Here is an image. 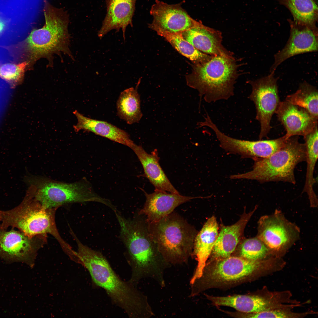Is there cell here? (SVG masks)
I'll return each mask as SVG.
<instances>
[{
  "label": "cell",
  "mask_w": 318,
  "mask_h": 318,
  "mask_svg": "<svg viewBox=\"0 0 318 318\" xmlns=\"http://www.w3.org/2000/svg\"><path fill=\"white\" fill-rule=\"evenodd\" d=\"M78 263L89 271L92 282L104 289L113 304L130 318H149L155 315L147 297L128 281L122 280L100 252L75 239Z\"/></svg>",
  "instance_id": "obj_1"
},
{
  "label": "cell",
  "mask_w": 318,
  "mask_h": 318,
  "mask_svg": "<svg viewBox=\"0 0 318 318\" xmlns=\"http://www.w3.org/2000/svg\"><path fill=\"white\" fill-rule=\"evenodd\" d=\"M120 227V236L127 250L131 269L128 281L137 286L141 280L150 278L162 287L165 286V271L172 265L164 259L154 243L146 223L139 219H127L115 212Z\"/></svg>",
  "instance_id": "obj_2"
},
{
  "label": "cell",
  "mask_w": 318,
  "mask_h": 318,
  "mask_svg": "<svg viewBox=\"0 0 318 318\" xmlns=\"http://www.w3.org/2000/svg\"><path fill=\"white\" fill-rule=\"evenodd\" d=\"M192 72L186 76L187 85L198 92L207 102L227 100L234 95L238 65L233 57L212 56L206 62L193 63Z\"/></svg>",
  "instance_id": "obj_3"
},
{
  "label": "cell",
  "mask_w": 318,
  "mask_h": 318,
  "mask_svg": "<svg viewBox=\"0 0 318 318\" xmlns=\"http://www.w3.org/2000/svg\"><path fill=\"white\" fill-rule=\"evenodd\" d=\"M146 223L154 243L168 263L172 265L188 262L197 234L192 226L173 212L157 221Z\"/></svg>",
  "instance_id": "obj_4"
},
{
  "label": "cell",
  "mask_w": 318,
  "mask_h": 318,
  "mask_svg": "<svg viewBox=\"0 0 318 318\" xmlns=\"http://www.w3.org/2000/svg\"><path fill=\"white\" fill-rule=\"evenodd\" d=\"M298 137L287 139L282 147L267 157L253 159L251 170L232 175L230 178L254 180L261 183L282 181L295 184V168L299 163L305 161L306 158L305 144L300 143Z\"/></svg>",
  "instance_id": "obj_5"
},
{
  "label": "cell",
  "mask_w": 318,
  "mask_h": 318,
  "mask_svg": "<svg viewBox=\"0 0 318 318\" xmlns=\"http://www.w3.org/2000/svg\"><path fill=\"white\" fill-rule=\"evenodd\" d=\"M24 180L29 186L27 192L46 208H57L70 203L88 202L100 203L110 208L112 205L110 200L95 193L85 179L67 183L29 175Z\"/></svg>",
  "instance_id": "obj_6"
},
{
  "label": "cell",
  "mask_w": 318,
  "mask_h": 318,
  "mask_svg": "<svg viewBox=\"0 0 318 318\" xmlns=\"http://www.w3.org/2000/svg\"><path fill=\"white\" fill-rule=\"evenodd\" d=\"M57 209L45 208L26 193L17 207L7 211L0 210V229L6 230L9 226L16 228L31 238L50 234L57 240L63 251H67L71 246L61 237L56 225Z\"/></svg>",
  "instance_id": "obj_7"
},
{
  "label": "cell",
  "mask_w": 318,
  "mask_h": 318,
  "mask_svg": "<svg viewBox=\"0 0 318 318\" xmlns=\"http://www.w3.org/2000/svg\"><path fill=\"white\" fill-rule=\"evenodd\" d=\"M261 260L231 256L213 260L206 265L201 276L190 284V297L208 288L231 285L245 280L259 269Z\"/></svg>",
  "instance_id": "obj_8"
},
{
  "label": "cell",
  "mask_w": 318,
  "mask_h": 318,
  "mask_svg": "<svg viewBox=\"0 0 318 318\" xmlns=\"http://www.w3.org/2000/svg\"><path fill=\"white\" fill-rule=\"evenodd\" d=\"M45 24L32 31L26 41L27 48L33 59L64 50L68 38V17L66 12L44 0Z\"/></svg>",
  "instance_id": "obj_9"
},
{
  "label": "cell",
  "mask_w": 318,
  "mask_h": 318,
  "mask_svg": "<svg viewBox=\"0 0 318 318\" xmlns=\"http://www.w3.org/2000/svg\"><path fill=\"white\" fill-rule=\"evenodd\" d=\"M300 234L299 227L289 221L278 210L271 214L262 216L258 222L256 236L272 254L285 252L299 239Z\"/></svg>",
  "instance_id": "obj_10"
},
{
  "label": "cell",
  "mask_w": 318,
  "mask_h": 318,
  "mask_svg": "<svg viewBox=\"0 0 318 318\" xmlns=\"http://www.w3.org/2000/svg\"><path fill=\"white\" fill-rule=\"evenodd\" d=\"M274 73L248 83L252 87L248 98L254 103L256 109V119L260 123L259 140L267 137L271 127L270 122L280 102L277 81Z\"/></svg>",
  "instance_id": "obj_11"
},
{
  "label": "cell",
  "mask_w": 318,
  "mask_h": 318,
  "mask_svg": "<svg viewBox=\"0 0 318 318\" xmlns=\"http://www.w3.org/2000/svg\"><path fill=\"white\" fill-rule=\"evenodd\" d=\"M46 235L31 238L21 231L0 229V257L22 262L32 268L38 251L47 242Z\"/></svg>",
  "instance_id": "obj_12"
},
{
  "label": "cell",
  "mask_w": 318,
  "mask_h": 318,
  "mask_svg": "<svg viewBox=\"0 0 318 318\" xmlns=\"http://www.w3.org/2000/svg\"><path fill=\"white\" fill-rule=\"evenodd\" d=\"M207 126L214 132L222 148L229 153L239 155L243 158L253 159L267 157L282 147L286 140L285 135L271 140H239L225 135L212 121L208 122Z\"/></svg>",
  "instance_id": "obj_13"
},
{
  "label": "cell",
  "mask_w": 318,
  "mask_h": 318,
  "mask_svg": "<svg viewBox=\"0 0 318 318\" xmlns=\"http://www.w3.org/2000/svg\"><path fill=\"white\" fill-rule=\"evenodd\" d=\"M288 21L290 28L289 39L284 47L274 55L270 73H274L279 65L291 57L318 50V29L316 25L299 24L290 19Z\"/></svg>",
  "instance_id": "obj_14"
},
{
  "label": "cell",
  "mask_w": 318,
  "mask_h": 318,
  "mask_svg": "<svg viewBox=\"0 0 318 318\" xmlns=\"http://www.w3.org/2000/svg\"><path fill=\"white\" fill-rule=\"evenodd\" d=\"M153 20L149 24L153 30L181 33L197 25L200 21L192 18L180 4H169L158 0L152 6Z\"/></svg>",
  "instance_id": "obj_15"
},
{
  "label": "cell",
  "mask_w": 318,
  "mask_h": 318,
  "mask_svg": "<svg viewBox=\"0 0 318 318\" xmlns=\"http://www.w3.org/2000/svg\"><path fill=\"white\" fill-rule=\"evenodd\" d=\"M275 113L286 131V139L294 136L304 137L317 125L318 119L306 110L285 101L280 102Z\"/></svg>",
  "instance_id": "obj_16"
},
{
  "label": "cell",
  "mask_w": 318,
  "mask_h": 318,
  "mask_svg": "<svg viewBox=\"0 0 318 318\" xmlns=\"http://www.w3.org/2000/svg\"><path fill=\"white\" fill-rule=\"evenodd\" d=\"M144 192L146 201L138 215L146 217L147 223L158 221L173 212L180 205L195 198L159 190H155L150 194Z\"/></svg>",
  "instance_id": "obj_17"
},
{
  "label": "cell",
  "mask_w": 318,
  "mask_h": 318,
  "mask_svg": "<svg viewBox=\"0 0 318 318\" xmlns=\"http://www.w3.org/2000/svg\"><path fill=\"white\" fill-rule=\"evenodd\" d=\"M180 34L185 39L204 53L212 56L233 57L222 45L221 33L204 25L201 21L195 26Z\"/></svg>",
  "instance_id": "obj_18"
},
{
  "label": "cell",
  "mask_w": 318,
  "mask_h": 318,
  "mask_svg": "<svg viewBox=\"0 0 318 318\" xmlns=\"http://www.w3.org/2000/svg\"><path fill=\"white\" fill-rule=\"evenodd\" d=\"M218 230L216 218L214 216H212L207 220L196 234L192 256L196 257L198 264L190 279V284L201 276L207 261L211 254L217 238Z\"/></svg>",
  "instance_id": "obj_19"
},
{
  "label": "cell",
  "mask_w": 318,
  "mask_h": 318,
  "mask_svg": "<svg viewBox=\"0 0 318 318\" xmlns=\"http://www.w3.org/2000/svg\"><path fill=\"white\" fill-rule=\"evenodd\" d=\"M136 0H108L107 13L98 31V36L102 39L112 29L118 32L122 29L125 40V33L127 26H132V18L134 11Z\"/></svg>",
  "instance_id": "obj_20"
},
{
  "label": "cell",
  "mask_w": 318,
  "mask_h": 318,
  "mask_svg": "<svg viewBox=\"0 0 318 318\" xmlns=\"http://www.w3.org/2000/svg\"><path fill=\"white\" fill-rule=\"evenodd\" d=\"M257 208L248 213L245 211L236 223L222 227L212 251L213 260L231 256L234 251L243 233L246 225Z\"/></svg>",
  "instance_id": "obj_21"
},
{
  "label": "cell",
  "mask_w": 318,
  "mask_h": 318,
  "mask_svg": "<svg viewBox=\"0 0 318 318\" xmlns=\"http://www.w3.org/2000/svg\"><path fill=\"white\" fill-rule=\"evenodd\" d=\"M137 156L143 167L144 175L153 186L155 190L179 194L161 168L157 150L148 153L142 146L136 144L131 149Z\"/></svg>",
  "instance_id": "obj_22"
},
{
  "label": "cell",
  "mask_w": 318,
  "mask_h": 318,
  "mask_svg": "<svg viewBox=\"0 0 318 318\" xmlns=\"http://www.w3.org/2000/svg\"><path fill=\"white\" fill-rule=\"evenodd\" d=\"M77 122L73 126L75 132L81 130L96 135L128 146L131 149L135 144L124 130L107 122L91 119L84 116L77 110L73 112Z\"/></svg>",
  "instance_id": "obj_23"
},
{
  "label": "cell",
  "mask_w": 318,
  "mask_h": 318,
  "mask_svg": "<svg viewBox=\"0 0 318 318\" xmlns=\"http://www.w3.org/2000/svg\"><path fill=\"white\" fill-rule=\"evenodd\" d=\"M318 127L316 125L310 132L304 137L306 150L307 168L305 184L303 192L306 193L311 207L318 205V199L314 190L316 182L314 176V171L318 158Z\"/></svg>",
  "instance_id": "obj_24"
},
{
  "label": "cell",
  "mask_w": 318,
  "mask_h": 318,
  "mask_svg": "<svg viewBox=\"0 0 318 318\" xmlns=\"http://www.w3.org/2000/svg\"><path fill=\"white\" fill-rule=\"evenodd\" d=\"M140 81L135 89L131 87L121 92L116 103L118 116L130 125L138 122L143 116L140 96L137 91Z\"/></svg>",
  "instance_id": "obj_25"
},
{
  "label": "cell",
  "mask_w": 318,
  "mask_h": 318,
  "mask_svg": "<svg viewBox=\"0 0 318 318\" xmlns=\"http://www.w3.org/2000/svg\"><path fill=\"white\" fill-rule=\"evenodd\" d=\"M287 8L297 23L316 25L318 7L314 0H275Z\"/></svg>",
  "instance_id": "obj_26"
},
{
  "label": "cell",
  "mask_w": 318,
  "mask_h": 318,
  "mask_svg": "<svg viewBox=\"0 0 318 318\" xmlns=\"http://www.w3.org/2000/svg\"><path fill=\"white\" fill-rule=\"evenodd\" d=\"M164 37L180 53L193 62L201 63L210 59L212 56L204 53L185 39L180 33H172L160 30L155 31Z\"/></svg>",
  "instance_id": "obj_27"
},
{
  "label": "cell",
  "mask_w": 318,
  "mask_h": 318,
  "mask_svg": "<svg viewBox=\"0 0 318 318\" xmlns=\"http://www.w3.org/2000/svg\"><path fill=\"white\" fill-rule=\"evenodd\" d=\"M285 101L304 108L318 119V90L315 87L306 82L301 83L298 90L288 95Z\"/></svg>",
  "instance_id": "obj_28"
},
{
  "label": "cell",
  "mask_w": 318,
  "mask_h": 318,
  "mask_svg": "<svg viewBox=\"0 0 318 318\" xmlns=\"http://www.w3.org/2000/svg\"><path fill=\"white\" fill-rule=\"evenodd\" d=\"M271 254L269 249L257 236L245 239L240 248V256L248 260H261Z\"/></svg>",
  "instance_id": "obj_29"
},
{
  "label": "cell",
  "mask_w": 318,
  "mask_h": 318,
  "mask_svg": "<svg viewBox=\"0 0 318 318\" xmlns=\"http://www.w3.org/2000/svg\"><path fill=\"white\" fill-rule=\"evenodd\" d=\"M313 312H308L297 313L291 311L290 308L274 309L257 313L236 312V317L243 318H293L303 317Z\"/></svg>",
  "instance_id": "obj_30"
},
{
  "label": "cell",
  "mask_w": 318,
  "mask_h": 318,
  "mask_svg": "<svg viewBox=\"0 0 318 318\" xmlns=\"http://www.w3.org/2000/svg\"><path fill=\"white\" fill-rule=\"evenodd\" d=\"M27 63H6L0 64V78L12 85H15L22 80Z\"/></svg>",
  "instance_id": "obj_31"
},
{
  "label": "cell",
  "mask_w": 318,
  "mask_h": 318,
  "mask_svg": "<svg viewBox=\"0 0 318 318\" xmlns=\"http://www.w3.org/2000/svg\"><path fill=\"white\" fill-rule=\"evenodd\" d=\"M6 26V24L5 21L0 18V38L4 33Z\"/></svg>",
  "instance_id": "obj_32"
}]
</instances>
